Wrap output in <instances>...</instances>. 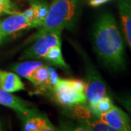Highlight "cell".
I'll return each mask as SVG.
<instances>
[{"mask_svg":"<svg viewBox=\"0 0 131 131\" xmlns=\"http://www.w3.org/2000/svg\"><path fill=\"white\" fill-rule=\"evenodd\" d=\"M118 101L125 108V109L129 112L131 116V95L125 96L123 98H119Z\"/></svg>","mask_w":131,"mask_h":131,"instance_id":"cell-18","label":"cell"},{"mask_svg":"<svg viewBox=\"0 0 131 131\" xmlns=\"http://www.w3.org/2000/svg\"><path fill=\"white\" fill-rule=\"evenodd\" d=\"M87 74L88 82L85 87V95L87 101L89 105H91L103 96L108 95L107 89L101 75L95 69L89 66Z\"/></svg>","mask_w":131,"mask_h":131,"instance_id":"cell-5","label":"cell"},{"mask_svg":"<svg viewBox=\"0 0 131 131\" xmlns=\"http://www.w3.org/2000/svg\"><path fill=\"white\" fill-rule=\"evenodd\" d=\"M88 1H89V4L92 7H98L107 3L111 0H88Z\"/></svg>","mask_w":131,"mask_h":131,"instance_id":"cell-20","label":"cell"},{"mask_svg":"<svg viewBox=\"0 0 131 131\" xmlns=\"http://www.w3.org/2000/svg\"><path fill=\"white\" fill-rule=\"evenodd\" d=\"M30 2H31V3L32 2H37V1H40V0H29Z\"/></svg>","mask_w":131,"mask_h":131,"instance_id":"cell-21","label":"cell"},{"mask_svg":"<svg viewBox=\"0 0 131 131\" xmlns=\"http://www.w3.org/2000/svg\"><path fill=\"white\" fill-rule=\"evenodd\" d=\"M50 74V66L43 65L37 68L33 72L29 81L35 87L42 88L48 79Z\"/></svg>","mask_w":131,"mask_h":131,"instance_id":"cell-16","label":"cell"},{"mask_svg":"<svg viewBox=\"0 0 131 131\" xmlns=\"http://www.w3.org/2000/svg\"><path fill=\"white\" fill-rule=\"evenodd\" d=\"M118 9L125 37L131 50V0H119Z\"/></svg>","mask_w":131,"mask_h":131,"instance_id":"cell-9","label":"cell"},{"mask_svg":"<svg viewBox=\"0 0 131 131\" xmlns=\"http://www.w3.org/2000/svg\"><path fill=\"white\" fill-rule=\"evenodd\" d=\"M18 13L17 7L10 0H0V15H12Z\"/></svg>","mask_w":131,"mask_h":131,"instance_id":"cell-17","label":"cell"},{"mask_svg":"<svg viewBox=\"0 0 131 131\" xmlns=\"http://www.w3.org/2000/svg\"><path fill=\"white\" fill-rule=\"evenodd\" d=\"M0 88L7 92L14 93L25 90V85L17 74L0 71Z\"/></svg>","mask_w":131,"mask_h":131,"instance_id":"cell-10","label":"cell"},{"mask_svg":"<svg viewBox=\"0 0 131 131\" xmlns=\"http://www.w3.org/2000/svg\"><path fill=\"white\" fill-rule=\"evenodd\" d=\"M61 31L45 33L36 38L32 45L27 48L20 59H44L48 50L56 45H61Z\"/></svg>","mask_w":131,"mask_h":131,"instance_id":"cell-3","label":"cell"},{"mask_svg":"<svg viewBox=\"0 0 131 131\" xmlns=\"http://www.w3.org/2000/svg\"><path fill=\"white\" fill-rule=\"evenodd\" d=\"M99 119L114 131H131L130 117L117 106H114L107 112L101 114Z\"/></svg>","mask_w":131,"mask_h":131,"instance_id":"cell-6","label":"cell"},{"mask_svg":"<svg viewBox=\"0 0 131 131\" xmlns=\"http://www.w3.org/2000/svg\"><path fill=\"white\" fill-rule=\"evenodd\" d=\"M24 130L26 131H46L55 130L56 128L47 118L37 114L25 120Z\"/></svg>","mask_w":131,"mask_h":131,"instance_id":"cell-11","label":"cell"},{"mask_svg":"<svg viewBox=\"0 0 131 131\" xmlns=\"http://www.w3.org/2000/svg\"><path fill=\"white\" fill-rule=\"evenodd\" d=\"M89 106L90 112L93 114L94 116L100 118L101 114L109 111L114 106V104L110 97L106 95L100 98L93 104L89 105Z\"/></svg>","mask_w":131,"mask_h":131,"instance_id":"cell-15","label":"cell"},{"mask_svg":"<svg viewBox=\"0 0 131 131\" xmlns=\"http://www.w3.org/2000/svg\"><path fill=\"white\" fill-rule=\"evenodd\" d=\"M44 59L48 61L50 63L58 66L61 69H63V70L67 71L69 69V66L67 65L62 56L61 45H56L50 48L47 52V53L45 54Z\"/></svg>","mask_w":131,"mask_h":131,"instance_id":"cell-13","label":"cell"},{"mask_svg":"<svg viewBox=\"0 0 131 131\" xmlns=\"http://www.w3.org/2000/svg\"><path fill=\"white\" fill-rule=\"evenodd\" d=\"M44 64L41 61H24L22 63H15L11 67V69L13 71L15 74L20 77L30 80L33 72L37 68L42 66Z\"/></svg>","mask_w":131,"mask_h":131,"instance_id":"cell-12","label":"cell"},{"mask_svg":"<svg viewBox=\"0 0 131 131\" xmlns=\"http://www.w3.org/2000/svg\"><path fill=\"white\" fill-rule=\"evenodd\" d=\"M80 3V0H53L43 24L31 42L45 33L72 28L77 19Z\"/></svg>","mask_w":131,"mask_h":131,"instance_id":"cell-2","label":"cell"},{"mask_svg":"<svg viewBox=\"0 0 131 131\" xmlns=\"http://www.w3.org/2000/svg\"><path fill=\"white\" fill-rule=\"evenodd\" d=\"M94 47L100 59L114 71L125 68V43L117 20L106 13L98 19L93 32Z\"/></svg>","mask_w":131,"mask_h":131,"instance_id":"cell-1","label":"cell"},{"mask_svg":"<svg viewBox=\"0 0 131 131\" xmlns=\"http://www.w3.org/2000/svg\"><path fill=\"white\" fill-rule=\"evenodd\" d=\"M30 24V21L23 13L18 12L10 15L9 17L0 20V36L3 39L20 30L28 29Z\"/></svg>","mask_w":131,"mask_h":131,"instance_id":"cell-8","label":"cell"},{"mask_svg":"<svg viewBox=\"0 0 131 131\" xmlns=\"http://www.w3.org/2000/svg\"><path fill=\"white\" fill-rule=\"evenodd\" d=\"M31 5H34V7L35 18H34V20L30 24L28 29L39 28V26H42V24H43L45 19L46 18V15L48 12V8H49V6L47 5V3L41 2V1L32 2Z\"/></svg>","mask_w":131,"mask_h":131,"instance_id":"cell-14","label":"cell"},{"mask_svg":"<svg viewBox=\"0 0 131 131\" xmlns=\"http://www.w3.org/2000/svg\"><path fill=\"white\" fill-rule=\"evenodd\" d=\"M52 93L57 102L62 106H74L86 103L85 93H82L72 85L70 80L60 79Z\"/></svg>","mask_w":131,"mask_h":131,"instance_id":"cell-4","label":"cell"},{"mask_svg":"<svg viewBox=\"0 0 131 131\" xmlns=\"http://www.w3.org/2000/svg\"><path fill=\"white\" fill-rule=\"evenodd\" d=\"M2 39V37H1V36H0V41H1Z\"/></svg>","mask_w":131,"mask_h":131,"instance_id":"cell-22","label":"cell"},{"mask_svg":"<svg viewBox=\"0 0 131 131\" xmlns=\"http://www.w3.org/2000/svg\"><path fill=\"white\" fill-rule=\"evenodd\" d=\"M23 13L28 18V20L30 21V23H31L35 18V9H34V5H31V7L27 9H26Z\"/></svg>","mask_w":131,"mask_h":131,"instance_id":"cell-19","label":"cell"},{"mask_svg":"<svg viewBox=\"0 0 131 131\" xmlns=\"http://www.w3.org/2000/svg\"><path fill=\"white\" fill-rule=\"evenodd\" d=\"M0 104L7 106L20 113L24 117L25 120L28 117L38 114L34 109L30 108L31 104L21 98L17 97L9 92H7L0 88Z\"/></svg>","mask_w":131,"mask_h":131,"instance_id":"cell-7","label":"cell"}]
</instances>
